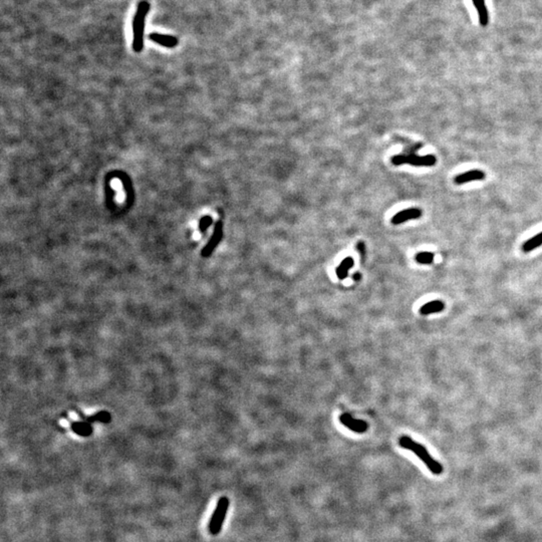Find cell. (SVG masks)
<instances>
[{
  "label": "cell",
  "instance_id": "6da1fadb",
  "mask_svg": "<svg viewBox=\"0 0 542 542\" xmlns=\"http://www.w3.org/2000/svg\"><path fill=\"white\" fill-rule=\"evenodd\" d=\"M399 445L403 449H406V450H409V451H412L413 453H415V455L420 458V459L422 460V462L428 467V469L434 475L439 476L443 473L444 468H443L442 464H440L437 460L434 459V458L431 456V454L429 453V451L427 450V448L424 447L422 444L417 443L412 438H410L409 436L404 435V436H401L399 438Z\"/></svg>",
  "mask_w": 542,
  "mask_h": 542
},
{
  "label": "cell",
  "instance_id": "7a4b0ae2",
  "mask_svg": "<svg viewBox=\"0 0 542 542\" xmlns=\"http://www.w3.org/2000/svg\"><path fill=\"white\" fill-rule=\"evenodd\" d=\"M151 4L148 0L139 2L133 20V50L135 53H141L144 49V33L146 17L150 11Z\"/></svg>",
  "mask_w": 542,
  "mask_h": 542
},
{
  "label": "cell",
  "instance_id": "3957f363",
  "mask_svg": "<svg viewBox=\"0 0 542 542\" xmlns=\"http://www.w3.org/2000/svg\"><path fill=\"white\" fill-rule=\"evenodd\" d=\"M229 504L230 501L227 497H221L218 500L216 508L211 516L209 525H208V529H209V532L212 535H217L220 533L229 509Z\"/></svg>",
  "mask_w": 542,
  "mask_h": 542
},
{
  "label": "cell",
  "instance_id": "277c9868",
  "mask_svg": "<svg viewBox=\"0 0 542 542\" xmlns=\"http://www.w3.org/2000/svg\"><path fill=\"white\" fill-rule=\"evenodd\" d=\"M437 159L434 155L417 156V155H396L392 158V163L396 166L409 164L416 167H432Z\"/></svg>",
  "mask_w": 542,
  "mask_h": 542
},
{
  "label": "cell",
  "instance_id": "5b68a950",
  "mask_svg": "<svg viewBox=\"0 0 542 542\" xmlns=\"http://www.w3.org/2000/svg\"><path fill=\"white\" fill-rule=\"evenodd\" d=\"M223 237V223L222 221H218L214 227V232L212 234V237L210 240L207 242L205 247L202 249L201 255L205 258L210 257L215 250V248L218 246L220 241Z\"/></svg>",
  "mask_w": 542,
  "mask_h": 542
},
{
  "label": "cell",
  "instance_id": "8992f818",
  "mask_svg": "<svg viewBox=\"0 0 542 542\" xmlns=\"http://www.w3.org/2000/svg\"><path fill=\"white\" fill-rule=\"evenodd\" d=\"M340 421L344 426H346L351 431L356 433L361 434L366 432V430L368 429V425L365 421L355 419L354 417H352L350 414H343L340 417Z\"/></svg>",
  "mask_w": 542,
  "mask_h": 542
},
{
  "label": "cell",
  "instance_id": "52a82bcc",
  "mask_svg": "<svg viewBox=\"0 0 542 542\" xmlns=\"http://www.w3.org/2000/svg\"><path fill=\"white\" fill-rule=\"evenodd\" d=\"M422 216V210L419 208H409V209L402 210L398 212L392 218V223L394 225H400L409 220L419 219Z\"/></svg>",
  "mask_w": 542,
  "mask_h": 542
},
{
  "label": "cell",
  "instance_id": "ba28073f",
  "mask_svg": "<svg viewBox=\"0 0 542 542\" xmlns=\"http://www.w3.org/2000/svg\"><path fill=\"white\" fill-rule=\"evenodd\" d=\"M486 177L485 173L481 170H470L467 172H464L460 175H458L454 178V183L456 185H463L469 182L473 181H481L484 180Z\"/></svg>",
  "mask_w": 542,
  "mask_h": 542
},
{
  "label": "cell",
  "instance_id": "9c48e42d",
  "mask_svg": "<svg viewBox=\"0 0 542 542\" xmlns=\"http://www.w3.org/2000/svg\"><path fill=\"white\" fill-rule=\"evenodd\" d=\"M149 38L151 40H153L154 43L162 46V47H165V48H168V49H174L178 46L179 44V39L173 35H167V34H160V33H151L149 35Z\"/></svg>",
  "mask_w": 542,
  "mask_h": 542
},
{
  "label": "cell",
  "instance_id": "30bf717a",
  "mask_svg": "<svg viewBox=\"0 0 542 542\" xmlns=\"http://www.w3.org/2000/svg\"><path fill=\"white\" fill-rule=\"evenodd\" d=\"M444 309H445V303L442 301H432L421 306L420 313L422 315H429V314L441 312Z\"/></svg>",
  "mask_w": 542,
  "mask_h": 542
},
{
  "label": "cell",
  "instance_id": "8fae6325",
  "mask_svg": "<svg viewBox=\"0 0 542 542\" xmlns=\"http://www.w3.org/2000/svg\"><path fill=\"white\" fill-rule=\"evenodd\" d=\"M70 428L73 433L81 437H89L93 434V427L87 422H73Z\"/></svg>",
  "mask_w": 542,
  "mask_h": 542
},
{
  "label": "cell",
  "instance_id": "7c38bea8",
  "mask_svg": "<svg viewBox=\"0 0 542 542\" xmlns=\"http://www.w3.org/2000/svg\"><path fill=\"white\" fill-rule=\"evenodd\" d=\"M472 2L478 11L480 24L482 26H486L489 21V16H488L487 7L485 5V0H472Z\"/></svg>",
  "mask_w": 542,
  "mask_h": 542
},
{
  "label": "cell",
  "instance_id": "4fadbf2b",
  "mask_svg": "<svg viewBox=\"0 0 542 542\" xmlns=\"http://www.w3.org/2000/svg\"><path fill=\"white\" fill-rule=\"evenodd\" d=\"M355 265V261L352 257H347L345 258L342 263L338 266L337 270H336V273H337V276L339 277V279L341 280H344L348 277L349 275V271L350 269Z\"/></svg>",
  "mask_w": 542,
  "mask_h": 542
},
{
  "label": "cell",
  "instance_id": "5bb4252c",
  "mask_svg": "<svg viewBox=\"0 0 542 542\" xmlns=\"http://www.w3.org/2000/svg\"><path fill=\"white\" fill-rule=\"evenodd\" d=\"M542 245V232L534 235L532 238L525 241L522 245V251L525 253H528L530 251H533L534 249L540 247Z\"/></svg>",
  "mask_w": 542,
  "mask_h": 542
},
{
  "label": "cell",
  "instance_id": "9a60e30c",
  "mask_svg": "<svg viewBox=\"0 0 542 542\" xmlns=\"http://www.w3.org/2000/svg\"><path fill=\"white\" fill-rule=\"evenodd\" d=\"M79 416H81L83 419H85L88 423H94V422H101V423H110L112 417L110 415L109 412H106V411H101L93 416H90V417H85L81 413H78Z\"/></svg>",
  "mask_w": 542,
  "mask_h": 542
},
{
  "label": "cell",
  "instance_id": "2e32d148",
  "mask_svg": "<svg viewBox=\"0 0 542 542\" xmlns=\"http://www.w3.org/2000/svg\"><path fill=\"white\" fill-rule=\"evenodd\" d=\"M434 258H435V254L433 252H428V251L419 252L415 256V260L420 264H432L434 262Z\"/></svg>",
  "mask_w": 542,
  "mask_h": 542
},
{
  "label": "cell",
  "instance_id": "e0dca14e",
  "mask_svg": "<svg viewBox=\"0 0 542 542\" xmlns=\"http://www.w3.org/2000/svg\"><path fill=\"white\" fill-rule=\"evenodd\" d=\"M212 221H213V219H212L210 216H204V217H202L201 220H200V222H199V230H200V232H205V231L207 230V228L212 224Z\"/></svg>",
  "mask_w": 542,
  "mask_h": 542
},
{
  "label": "cell",
  "instance_id": "ac0fdd59",
  "mask_svg": "<svg viewBox=\"0 0 542 542\" xmlns=\"http://www.w3.org/2000/svg\"><path fill=\"white\" fill-rule=\"evenodd\" d=\"M357 249H358V251L360 252V255L363 258L364 253H365V246H364V243L361 242V241L359 242L358 245H357Z\"/></svg>",
  "mask_w": 542,
  "mask_h": 542
},
{
  "label": "cell",
  "instance_id": "d6986e66",
  "mask_svg": "<svg viewBox=\"0 0 542 542\" xmlns=\"http://www.w3.org/2000/svg\"><path fill=\"white\" fill-rule=\"evenodd\" d=\"M361 274L360 272H357V273H355V274L353 275V279L356 280V281L361 280Z\"/></svg>",
  "mask_w": 542,
  "mask_h": 542
}]
</instances>
